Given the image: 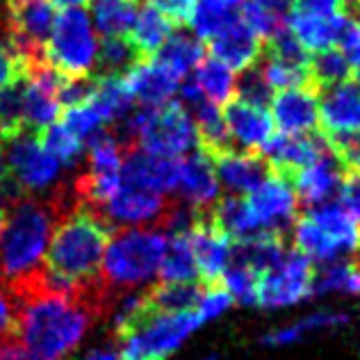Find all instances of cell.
Returning <instances> with one entry per match:
<instances>
[{
    "mask_svg": "<svg viewBox=\"0 0 360 360\" xmlns=\"http://www.w3.org/2000/svg\"><path fill=\"white\" fill-rule=\"evenodd\" d=\"M16 301L14 338L39 360H58L80 345L98 312L80 297L34 292Z\"/></svg>",
    "mask_w": 360,
    "mask_h": 360,
    "instance_id": "cell-1",
    "label": "cell"
},
{
    "mask_svg": "<svg viewBox=\"0 0 360 360\" xmlns=\"http://www.w3.org/2000/svg\"><path fill=\"white\" fill-rule=\"evenodd\" d=\"M115 231L98 210L75 205L55 226L44 255V269L80 292L91 288L101 281V262Z\"/></svg>",
    "mask_w": 360,
    "mask_h": 360,
    "instance_id": "cell-2",
    "label": "cell"
},
{
    "mask_svg": "<svg viewBox=\"0 0 360 360\" xmlns=\"http://www.w3.org/2000/svg\"><path fill=\"white\" fill-rule=\"evenodd\" d=\"M62 219L49 198H23L0 231V288L12 290L44 267L51 235Z\"/></svg>",
    "mask_w": 360,
    "mask_h": 360,
    "instance_id": "cell-3",
    "label": "cell"
},
{
    "mask_svg": "<svg viewBox=\"0 0 360 360\" xmlns=\"http://www.w3.org/2000/svg\"><path fill=\"white\" fill-rule=\"evenodd\" d=\"M165 251L167 235L162 231H115L101 262L103 288L115 297L121 290L150 281L160 269Z\"/></svg>",
    "mask_w": 360,
    "mask_h": 360,
    "instance_id": "cell-4",
    "label": "cell"
},
{
    "mask_svg": "<svg viewBox=\"0 0 360 360\" xmlns=\"http://www.w3.org/2000/svg\"><path fill=\"white\" fill-rule=\"evenodd\" d=\"M201 326L194 310L189 312H150L141 308L115 328L121 360H165Z\"/></svg>",
    "mask_w": 360,
    "mask_h": 360,
    "instance_id": "cell-5",
    "label": "cell"
},
{
    "mask_svg": "<svg viewBox=\"0 0 360 360\" xmlns=\"http://www.w3.org/2000/svg\"><path fill=\"white\" fill-rule=\"evenodd\" d=\"M358 244L360 226L338 203H321L295 221V249L310 260L328 264Z\"/></svg>",
    "mask_w": 360,
    "mask_h": 360,
    "instance_id": "cell-6",
    "label": "cell"
},
{
    "mask_svg": "<svg viewBox=\"0 0 360 360\" xmlns=\"http://www.w3.org/2000/svg\"><path fill=\"white\" fill-rule=\"evenodd\" d=\"M98 41L89 14L80 7L62 9L55 14L51 39L46 44V62L66 78L91 75Z\"/></svg>",
    "mask_w": 360,
    "mask_h": 360,
    "instance_id": "cell-7",
    "label": "cell"
},
{
    "mask_svg": "<svg viewBox=\"0 0 360 360\" xmlns=\"http://www.w3.org/2000/svg\"><path fill=\"white\" fill-rule=\"evenodd\" d=\"M244 205L249 212L253 235L260 231L283 233L297 221L299 198L290 178L269 172L249 194H244Z\"/></svg>",
    "mask_w": 360,
    "mask_h": 360,
    "instance_id": "cell-8",
    "label": "cell"
},
{
    "mask_svg": "<svg viewBox=\"0 0 360 360\" xmlns=\"http://www.w3.org/2000/svg\"><path fill=\"white\" fill-rule=\"evenodd\" d=\"M315 267L297 249L285 251L276 267L260 274L258 281V306L285 308L312 295Z\"/></svg>",
    "mask_w": 360,
    "mask_h": 360,
    "instance_id": "cell-9",
    "label": "cell"
},
{
    "mask_svg": "<svg viewBox=\"0 0 360 360\" xmlns=\"http://www.w3.org/2000/svg\"><path fill=\"white\" fill-rule=\"evenodd\" d=\"M5 160L18 185L27 192L41 194L58 183L60 178V162L51 153H46L39 135L30 130H21L5 144Z\"/></svg>",
    "mask_w": 360,
    "mask_h": 360,
    "instance_id": "cell-10",
    "label": "cell"
},
{
    "mask_svg": "<svg viewBox=\"0 0 360 360\" xmlns=\"http://www.w3.org/2000/svg\"><path fill=\"white\" fill-rule=\"evenodd\" d=\"M187 238L192 246L198 281L205 283V288L221 283L224 274L233 262V240L212 221L207 210L196 214L192 229L187 231Z\"/></svg>",
    "mask_w": 360,
    "mask_h": 360,
    "instance_id": "cell-11",
    "label": "cell"
},
{
    "mask_svg": "<svg viewBox=\"0 0 360 360\" xmlns=\"http://www.w3.org/2000/svg\"><path fill=\"white\" fill-rule=\"evenodd\" d=\"M169 205L172 203H167V198L162 194L121 183L117 192L101 207H94V210H98L103 219L112 224V229H117L121 224L123 226L162 224Z\"/></svg>",
    "mask_w": 360,
    "mask_h": 360,
    "instance_id": "cell-12",
    "label": "cell"
},
{
    "mask_svg": "<svg viewBox=\"0 0 360 360\" xmlns=\"http://www.w3.org/2000/svg\"><path fill=\"white\" fill-rule=\"evenodd\" d=\"M319 135H360V87L354 80L319 94Z\"/></svg>",
    "mask_w": 360,
    "mask_h": 360,
    "instance_id": "cell-13",
    "label": "cell"
},
{
    "mask_svg": "<svg viewBox=\"0 0 360 360\" xmlns=\"http://www.w3.org/2000/svg\"><path fill=\"white\" fill-rule=\"evenodd\" d=\"M269 117L283 135H310L319 128V91L297 87L274 94Z\"/></svg>",
    "mask_w": 360,
    "mask_h": 360,
    "instance_id": "cell-14",
    "label": "cell"
},
{
    "mask_svg": "<svg viewBox=\"0 0 360 360\" xmlns=\"http://www.w3.org/2000/svg\"><path fill=\"white\" fill-rule=\"evenodd\" d=\"M180 174V158H162L132 146L126 150L121 167V183L135 185L155 194L174 192Z\"/></svg>",
    "mask_w": 360,
    "mask_h": 360,
    "instance_id": "cell-15",
    "label": "cell"
},
{
    "mask_svg": "<svg viewBox=\"0 0 360 360\" xmlns=\"http://www.w3.org/2000/svg\"><path fill=\"white\" fill-rule=\"evenodd\" d=\"M221 117L233 144L251 150V153H262V148L274 137V121L269 112L240 96H233L226 103Z\"/></svg>",
    "mask_w": 360,
    "mask_h": 360,
    "instance_id": "cell-16",
    "label": "cell"
},
{
    "mask_svg": "<svg viewBox=\"0 0 360 360\" xmlns=\"http://www.w3.org/2000/svg\"><path fill=\"white\" fill-rule=\"evenodd\" d=\"M349 21H352V16L347 12L310 14V12H301V9L290 7V12L285 16V27L301 44L303 51L315 55L326 49H338Z\"/></svg>",
    "mask_w": 360,
    "mask_h": 360,
    "instance_id": "cell-17",
    "label": "cell"
},
{
    "mask_svg": "<svg viewBox=\"0 0 360 360\" xmlns=\"http://www.w3.org/2000/svg\"><path fill=\"white\" fill-rule=\"evenodd\" d=\"M219 178H217L214 165L207 153L196 148L192 155L180 158V174L176 192L183 198V203L192 210H210L219 201Z\"/></svg>",
    "mask_w": 360,
    "mask_h": 360,
    "instance_id": "cell-18",
    "label": "cell"
},
{
    "mask_svg": "<svg viewBox=\"0 0 360 360\" xmlns=\"http://www.w3.org/2000/svg\"><path fill=\"white\" fill-rule=\"evenodd\" d=\"M326 150L324 137L310 135H274L267 146L262 148V158L267 162L269 172H276L285 178H292L301 169H306Z\"/></svg>",
    "mask_w": 360,
    "mask_h": 360,
    "instance_id": "cell-19",
    "label": "cell"
},
{
    "mask_svg": "<svg viewBox=\"0 0 360 360\" xmlns=\"http://www.w3.org/2000/svg\"><path fill=\"white\" fill-rule=\"evenodd\" d=\"M123 80H126L132 101H139L141 108H162L172 103L174 94L183 82V78H178L172 69H167L158 60L139 62Z\"/></svg>",
    "mask_w": 360,
    "mask_h": 360,
    "instance_id": "cell-20",
    "label": "cell"
},
{
    "mask_svg": "<svg viewBox=\"0 0 360 360\" xmlns=\"http://www.w3.org/2000/svg\"><path fill=\"white\" fill-rule=\"evenodd\" d=\"M345 176L342 165L338 162V158L330 153V148L321 153L315 162L301 169L290 178L292 187H295L297 198L308 207H317L326 203L330 196L338 194L340 180Z\"/></svg>",
    "mask_w": 360,
    "mask_h": 360,
    "instance_id": "cell-21",
    "label": "cell"
},
{
    "mask_svg": "<svg viewBox=\"0 0 360 360\" xmlns=\"http://www.w3.org/2000/svg\"><path fill=\"white\" fill-rule=\"evenodd\" d=\"M207 49H210L214 60L226 64L231 71L244 73V71H249L251 66L258 64V60L262 58L264 41L258 39V37L238 18V21L226 27L224 32L212 37V39L207 41Z\"/></svg>",
    "mask_w": 360,
    "mask_h": 360,
    "instance_id": "cell-22",
    "label": "cell"
},
{
    "mask_svg": "<svg viewBox=\"0 0 360 360\" xmlns=\"http://www.w3.org/2000/svg\"><path fill=\"white\" fill-rule=\"evenodd\" d=\"M210 160L214 165L217 178H219V185H224L233 196L249 194L269 174L264 158L260 153H251V150L229 148L212 155Z\"/></svg>",
    "mask_w": 360,
    "mask_h": 360,
    "instance_id": "cell-23",
    "label": "cell"
},
{
    "mask_svg": "<svg viewBox=\"0 0 360 360\" xmlns=\"http://www.w3.org/2000/svg\"><path fill=\"white\" fill-rule=\"evenodd\" d=\"M176 23L167 14L160 12L158 7L146 3L139 7L135 23H132L128 39L141 55V60H153L158 51L167 44V39L176 32Z\"/></svg>",
    "mask_w": 360,
    "mask_h": 360,
    "instance_id": "cell-24",
    "label": "cell"
},
{
    "mask_svg": "<svg viewBox=\"0 0 360 360\" xmlns=\"http://www.w3.org/2000/svg\"><path fill=\"white\" fill-rule=\"evenodd\" d=\"M242 3L244 0H196L187 25L201 41H210L238 21Z\"/></svg>",
    "mask_w": 360,
    "mask_h": 360,
    "instance_id": "cell-25",
    "label": "cell"
},
{
    "mask_svg": "<svg viewBox=\"0 0 360 360\" xmlns=\"http://www.w3.org/2000/svg\"><path fill=\"white\" fill-rule=\"evenodd\" d=\"M141 60V55L132 46L128 37H103L96 51V62H94L91 75L96 78H126Z\"/></svg>",
    "mask_w": 360,
    "mask_h": 360,
    "instance_id": "cell-26",
    "label": "cell"
},
{
    "mask_svg": "<svg viewBox=\"0 0 360 360\" xmlns=\"http://www.w3.org/2000/svg\"><path fill=\"white\" fill-rule=\"evenodd\" d=\"M203 288L198 283H155L146 292L144 308L150 312H189L196 310L198 301H201Z\"/></svg>",
    "mask_w": 360,
    "mask_h": 360,
    "instance_id": "cell-27",
    "label": "cell"
},
{
    "mask_svg": "<svg viewBox=\"0 0 360 360\" xmlns=\"http://www.w3.org/2000/svg\"><path fill=\"white\" fill-rule=\"evenodd\" d=\"M96 78V75H94ZM132 96L123 78H96V87L89 98V105L98 115L101 123H117L132 112Z\"/></svg>",
    "mask_w": 360,
    "mask_h": 360,
    "instance_id": "cell-28",
    "label": "cell"
},
{
    "mask_svg": "<svg viewBox=\"0 0 360 360\" xmlns=\"http://www.w3.org/2000/svg\"><path fill=\"white\" fill-rule=\"evenodd\" d=\"M288 12L290 0H244L240 9V21L258 39L267 41L269 37L285 27Z\"/></svg>",
    "mask_w": 360,
    "mask_h": 360,
    "instance_id": "cell-29",
    "label": "cell"
},
{
    "mask_svg": "<svg viewBox=\"0 0 360 360\" xmlns=\"http://www.w3.org/2000/svg\"><path fill=\"white\" fill-rule=\"evenodd\" d=\"M205 44L198 37L189 32H174L167 39V44L158 51L153 60L165 64L167 69H172L178 78H187L189 71H194L198 64L203 62Z\"/></svg>",
    "mask_w": 360,
    "mask_h": 360,
    "instance_id": "cell-30",
    "label": "cell"
},
{
    "mask_svg": "<svg viewBox=\"0 0 360 360\" xmlns=\"http://www.w3.org/2000/svg\"><path fill=\"white\" fill-rule=\"evenodd\" d=\"M158 276L162 283H198L196 262L187 233L167 235V251L160 262Z\"/></svg>",
    "mask_w": 360,
    "mask_h": 360,
    "instance_id": "cell-31",
    "label": "cell"
},
{
    "mask_svg": "<svg viewBox=\"0 0 360 360\" xmlns=\"http://www.w3.org/2000/svg\"><path fill=\"white\" fill-rule=\"evenodd\" d=\"M94 25L103 37H128L139 12V0H89Z\"/></svg>",
    "mask_w": 360,
    "mask_h": 360,
    "instance_id": "cell-32",
    "label": "cell"
},
{
    "mask_svg": "<svg viewBox=\"0 0 360 360\" xmlns=\"http://www.w3.org/2000/svg\"><path fill=\"white\" fill-rule=\"evenodd\" d=\"M194 84L205 101H210L212 105H221V103H229L233 98L235 89H238V78H235V71H231L226 64L210 58L194 69Z\"/></svg>",
    "mask_w": 360,
    "mask_h": 360,
    "instance_id": "cell-33",
    "label": "cell"
},
{
    "mask_svg": "<svg viewBox=\"0 0 360 360\" xmlns=\"http://www.w3.org/2000/svg\"><path fill=\"white\" fill-rule=\"evenodd\" d=\"M27 73H18L0 87V137L5 144L23 130V110L27 91Z\"/></svg>",
    "mask_w": 360,
    "mask_h": 360,
    "instance_id": "cell-34",
    "label": "cell"
},
{
    "mask_svg": "<svg viewBox=\"0 0 360 360\" xmlns=\"http://www.w3.org/2000/svg\"><path fill=\"white\" fill-rule=\"evenodd\" d=\"M30 80V78H27ZM60 101L53 91L39 87L34 82H27L25 91V110H23V130H30L39 135L44 128H49L60 117Z\"/></svg>",
    "mask_w": 360,
    "mask_h": 360,
    "instance_id": "cell-35",
    "label": "cell"
},
{
    "mask_svg": "<svg viewBox=\"0 0 360 360\" xmlns=\"http://www.w3.org/2000/svg\"><path fill=\"white\" fill-rule=\"evenodd\" d=\"M310 80L312 87L321 94L328 87L352 80V66L340 49H326L310 55Z\"/></svg>",
    "mask_w": 360,
    "mask_h": 360,
    "instance_id": "cell-36",
    "label": "cell"
},
{
    "mask_svg": "<svg viewBox=\"0 0 360 360\" xmlns=\"http://www.w3.org/2000/svg\"><path fill=\"white\" fill-rule=\"evenodd\" d=\"M326 292H347L360 295V269L356 262L333 260L328 262L312 281V295H326Z\"/></svg>",
    "mask_w": 360,
    "mask_h": 360,
    "instance_id": "cell-37",
    "label": "cell"
},
{
    "mask_svg": "<svg viewBox=\"0 0 360 360\" xmlns=\"http://www.w3.org/2000/svg\"><path fill=\"white\" fill-rule=\"evenodd\" d=\"M39 141L46 153H51L60 162V167L71 169L80 162L82 158V141H78L62 123H51L49 128L39 132Z\"/></svg>",
    "mask_w": 360,
    "mask_h": 360,
    "instance_id": "cell-38",
    "label": "cell"
},
{
    "mask_svg": "<svg viewBox=\"0 0 360 360\" xmlns=\"http://www.w3.org/2000/svg\"><path fill=\"white\" fill-rule=\"evenodd\" d=\"M349 317L340 315V312H317V315H310L306 319L297 321V324L283 326L278 330H274L267 338H264V345L271 347H281V345H292L297 340L306 338V333H312V330H321V328H330L335 324H345Z\"/></svg>",
    "mask_w": 360,
    "mask_h": 360,
    "instance_id": "cell-39",
    "label": "cell"
},
{
    "mask_svg": "<svg viewBox=\"0 0 360 360\" xmlns=\"http://www.w3.org/2000/svg\"><path fill=\"white\" fill-rule=\"evenodd\" d=\"M258 281L260 274L246 267V264H235L224 274L221 285L233 297V301L244 303V306H255L258 303Z\"/></svg>",
    "mask_w": 360,
    "mask_h": 360,
    "instance_id": "cell-40",
    "label": "cell"
},
{
    "mask_svg": "<svg viewBox=\"0 0 360 360\" xmlns=\"http://www.w3.org/2000/svg\"><path fill=\"white\" fill-rule=\"evenodd\" d=\"M60 123L75 139L82 141V146L87 144L98 130H103V123L89 103H82V105H73V108H62Z\"/></svg>",
    "mask_w": 360,
    "mask_h": 360,
    "instance_id": "cell-41",
    "label": "cell"
},
{
    "mask_svg": "<svg viewBox=\"0 0 360 360\" xmlns=\"http://www.w3.org/2000/svg\"><path fill=\"white\" fill-rule=\"evenodd\" d=\"M231 306H233V297L226 292V288L221 285V283H217V285H207L203 290L201 301H198L194 312L198 315V319H201V324H205V321L224 315Z\"/></svg>",
    "mask_w": 360,
    "mask_h": 360,
    "instance_id": "cell-42",
    "label": "cell"
},
{
    "mask_svg": "<svg viewBox=\"0 0 360 360\" xmlns=\"http://www.w3.org/2000/svg\"><path fill=\"white\" fill-rule=\"evenodd\" d=\"M338 205L360 226V174L345 172L338 187Z\"/></svg>",
    "mask_w": 360,
    "mask_h": 360,
    "instance_id": "cell-43",
    "label": "cell"
},
{
    "mask_svg": "<svg viewBox=\"0 0 360 360\" xmlns=\"http://www.w3.org/2000/svg\"><path fill=\"white\" fill-rule=\"evenodd\" d=\"M338 46L347 58L349 66H352V71H358L360 69V21L358 18H352V21H349L347 30Z\"/></svg>",
    "mask_w": 360,
    "mask_h": 360,
    "instance_id": "cell-44",
    "label": "cell"
},
{
    "mask_svg": "<svg viewBox=\"0 0 360 360\" xmlns=\"http://www.w3.org/2000/svg\"><path fill=\"white\" fill-rule=\"evenodd\" d=\"M148 3L158 7L162 14H167L176 25H185L189 21V14H192L196 0H148Z\"/></svg>",
    "mask_w": 360,
    "mask_h": 360,
    "instance_id": "cell-45",
    "label": "cell"
},
{
    "mask_svg": "<svg viewBox=\"0 0 360 360\" xmlns=\"http://www.w3.org/2000/svg\"><path fill=\"white\" fill-rule=\"evenodd\" d=\"M23 71H25L23 62L18 60V55L14 53L12 46H9V41H5L3 37H0V87Z\"/></svg>",
    "mask_w": 360,
    "mask_h": 360,
    "instance_id": "cell-46",
    "label": "cell"
},
{
    "mask_svg": "<svg viewBox=\"0 0 360 360\" xmlns=\"http://www.w3.org/2000/svg\"><path fill=\"white\" fill-rule=\"evenodd\" d=\"M14 324H16V301L7 290L0 288V342L14 338Z\"/></svg>",
    "mask_w": 360,
    "mask_h": 360,
    "instance_id": "cell-47",
    "label": "cell"
},
{
    "mask_svg": "<svg viewBox=\"0 0 360 360\" xmlns=\"http://www.w3.org/2000/svg\"><path fill=\"white\" fill-rule=\"evenodd\" d=\"M292 9H301V12H310V14H335V12H345L340 0H290Z\"/></svg>",
    "mask_w": 360,
    "mask_h": 360,
    "instance_id": "cell-48",
    "label": "cell"
},
{
    "mask_svg": "<svg viewBox=\"0 0 360 360\" xmlns=\"http://www.w3.org/2000/svg\"><path fill=\"white\" fill-rule=\"evenodd\" d=\"M0 360H39V358L32 352H27L16 338H9L0 342Z\"/></svg>",
    "mask_w": 360,
    "mask_h": 360,
    "instance_id": "cell-49",
    "label": "cell"
},
{
    "mask_svg": "<svg viewBox=\"0 0 360 360\" xmlns=\"http://www.w3.org/2000/svg\"><path fill=\"white\" fill-rule=\"evenodd\" d=\"M82 360H121V354L115 347H105V349H94V352L87 354Z\"/></svg>",
    "mask_w": 360,
    "mask_h": 360,
    "instance_id": "cell-50",
    "label": "cell"
},
{
    "mask_svg": "<svg viewBox=\"0 0 360 360\" xmlns=\"http://www.w3.org/2000/svg\"><path fill=\"white\" fill-rule=\"evenodd\" d=\"M89 0H51L53 7H60V9H71V7H80V5H87Z\"/></svg>",
    "mask_w": 360,
    "mask_h": 360,
    "instance_id": "cell-51",
    "label": "cell"
},
{
    "mask_svg": "<svg viewBox=\"0 0 360 360\" xmlns=\"http://www.w3.org/2000/svg\"><path fill=\"white\" fill-rule=\"evenodd\" d=\"M12 176L9 174V167H7V160H5V148H0V185Z\"/></svg>",
    "mask_w": 360,
    "mask_h": 360,
    "instance_id": "cell-52",
    "label": "cell"
},
{
    "mask_svg": "<svg viewBox=\"0 0 360 360\" xmlns=\"http://www.w3.org/2000/svg\"><path fill=\"white\" fill-rule=\"evenodd\" d=\"M340 5H342V9L349 14V16H356L358 12V7H360V0H340Z\"/></svg>",
    "mask_w": 360,
    "mask_h": 360,
    "instance_id": "cell-53",
    "label": "cell"
},
{
    "mask_svg": "<svg viewBox=\"0 0 360 360\" xmlns=\"http://www.w3.org/2000/svg\"><path fill=\"white\" fill-rule=\"evenodd\" d=\"M356 264H358V269H360V244H358V262Z\"/></svg>",
    "mask_w": 360,
    "mask_h": 360,
    "instance_id": "cell-54",
    "label": "cell"
}]
</instances>
